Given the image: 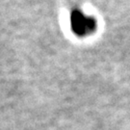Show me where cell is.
I'll use <instances>...</instances> for the list:
<instances>
[{"mask_svg": "<svg viewBox=\"0 0 130 130\" xmlns=\"http://www.w3.org/2000/svg\"><path fill=\"white\" fill-rule=\"evenodd\" d=\"M71 25L78 35H87L93 31L95 23L93 19L84 15L79 11H75L71 14Z\"/></svg>", "mask_w": 130, "mask_h": 130, "instance_id": "cell-1", "label": "cell"}]
</instances>
